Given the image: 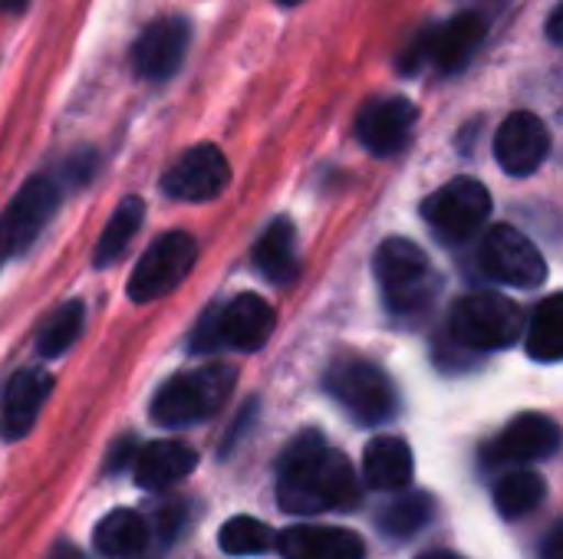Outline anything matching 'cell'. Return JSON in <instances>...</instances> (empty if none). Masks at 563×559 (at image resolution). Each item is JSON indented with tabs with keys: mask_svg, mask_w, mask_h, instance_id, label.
Returning a JSON list of instances; mask_svg holds the SVG:
<instances>
[{
	"mask_svg": "<svg viewBox=\"0 0 563 559\" xmlns=\"http://www.w3.org/2000/svg\"><path fill=\"white\" fill-rule=\"evenodd\" d=\"M360 478L346 455L333 451L317 432L297 438L277 468V501L287 514L313 517L327 511H353L360 504Z\"/></svg>",
	"mask_w": 563,
	"mask_h": 559,
	"instance_id": "obj_1",
	"label": "cell"
},
{
	"mask_svg": "<svg viewBox=\"0 0 563 559\" xmlns=\"http://www.w3.org/2000/svg\"><path fill=\"white\" fill-rule=\"evenodd\" d=\"M234 385H238V372L231 366H205V369L178 372L158 389L152 402V418L165 428H188L208 422L224 409Z\"/></svg>",
	"mask_w": 563,
	"mask_h": 559,
	"instance_id": "obj_2",
	"label": "cell"
},
{
	"mask_svg": "<svg viewBox=\"0 0 563 559\" xmlns=\"http://www.w3.org/2000/svg\"><path fill=\"white\" fill-rule=\"evenodd\" d=\"M330 395L363 425H386L399 412V392L393 379L369 359L343 353L327 369Z\"/></svg>",
	"mask_w": 563,
	"mask_h": 559,
	"instance_id": "obj_3",
	"label": "cell"
},
{
	"mask_svg": "<svg viewBox=\"0 0 563 559\" xmlns=\"http://www.w3.org/2000/svg\"><path fill=\"white\" fill-rule=\"evenodd\" d=\"M376 277L383 283L386 303L399 316L422 313L435 300V273L426 250L406 237H389L376 250Z\"/></svg>",
	"mask_w": 563,
	"mask_h": 559,
	"instance_id": "obj_4",
	"label": "cell"
},
{
	"mask_svg": "<svg viewBox=\"0 0 563 559\" xmlns=\"http://www.w3.org/2000/svg\"><path fill=\"white\" fill-rule=\"evenodd\" d=\"M274 333V306L257 293H238L231 303L205 313L195 333V349H238L257 353Z\"/></svg>",
	"mask_w": 563,
	"mask_h": 559,
	"instance_id": "obj_5",
	"label": "cell"
},
{
	"mask_svg": "<svg viewBox=\"0 0 563 559\" xmlns=\"http://www.w3.org/2000/svg\"><path fill=\"white\" fill-rule=\"evenodd\" d=\"M452 333L468 349H508L525 333V313L501 293H468L452 306Z\"/></svg>",
	"mask_w": 563,
	"mask_h": 559,
	"instance_id": "obj_6",
	"label": "cell"
},
{
	"mask_svg": "<svg viewBox=\"0 0 563 559\" xmlns=\"http://www.w3.org/2000/svg\"><path fill=\"white\" fill-rule=\"evenodd\" d=\"M422 214L442 244H465L485 227L492 214V194L478 178H452L445 188L426 198Z\"/></svg>",
	"mask_w": 563,
	"mask_h": 559,
	"instance_id": "obj_7",
	"label": "cell"
},
{
	"mask_svg": "<svg viewBox=\"0 0 563 559\" xmlns=\"http://www.w3.org/2000/svg\"><path fill=\"white\" fill-rule=\"evenodd\" d=\"M198 244L185 231L162 234L135 264L129 277V300L132 303H152L165 293H172L195 267Z\"/></svg>",
	"mask_w": 563,
	"mask_h": 559,
	"instance_id": "obj_8",
	"label": "cell"
},
{
	"mask_svg": "<svg viewBox=\"0 0 563 559\" xmlns=\"http://www.w3.org/2000/svg\"><path fill=\"white\" fill-rule=\"evenodd\" d=\"M478 260H482V270L505 287L534 290L548 280V264L541 250L511 224H495L485 234L478 247Z\"/></svg>",
	"mask_w": 563,
	"mask_h": 559,
	"instance_id": "obj_9",
	"label": "cell"
},
{
	"mask_svg": "<svg viewBox=\"0 0 563 559\" xmlns=\"http://www.w3.org/2000/svg\"><path fill=\"white\" fill-rule=\"evenodd\" d=\"M488 20L482 13H459L439 26H432L422 40H416L412 56H409V72H416L419 63H432L439 72H459L468 66V59L478 53L485 43Z\"/></svg>",
	"mask_w": 563,
	"mask_h": 559,
	"instance_id": "obj_10",
	"label": "cell"
},
{
	"mask_svg": "<svg viewBox=\"0 0 563 559\" xmlns=\"http://www.w3.org/2000/svg\"><path fill=\"white\" fill-rule=\"evenodd\" d=\"M231 181V165L224 158V152L211 142H201L195 148H188L162 178V191L175 201H188V204H205L214 201Z\"/></svg>",
	"mask_w": 563,
	"mask_h": 559,
	"instance_id": "obj_11",
	"label": "cell"
},
{
	"mask_svg": "<svg viewBox=\"0 0 563 559\" xmlns=\"http://www.w3.org/2000/svg\"><path fill=\"white\" fill-rule=\"evenodd\" d=\"M188 46H191V23L185 16H158L139 33L132 46V69L148 82H165L181 69Z\"/></svg>",
	"mask_w": 563,
	"mask_h": 559,
	"instance_id": "obj_12",
	"label": "cell"
},
{
	"mask_svg": "<svg viewBox=\"0 0 563 559\" xmlns=\"http://www.w3.org/2000/svg\"><path fill=\"white\" fill-rule=\"evenodd\" d=\"M56 208H59V185L46 175L30 178L0 214V241L7 244V250L23 254L36 241V234L49 224Z\"/></svg>",
	"mask_w": 563,
	"mask_h": 559,
	"instance_id": "obj_13",
	"label": "cell"
},
{
	"mask_svg": "<svg viewBox=\"0 0 563 559\" xmlns=\"http://www.w3.org/2000/svg\"><path fill=\"white\" fill-rule=\"evenodd\" d=\"M416 119H419V109L406 96L369 99L356 115V138L363 142L369 155L389 158L409 145Z\"/></svg>",
	"mask_w": 563,
	"mask_h": 559,
	"instance_id": "obj_14",
	"label": "cell"
},
{
	"mask_svg": "<svg viewBox=\"0 0 563 559\" xmlns=\"http://www.w3.org/2000/svg\"><path fill=\"white\" fill-rule=\"evenodd\" d=\"M548 155H551V132L541 115L511 112L501 122V128L495 135V158L508 175L528 178L548 161Z\"/></svg>",
	"mask_w": 563,
	"mask_h": 559,
	"instance_id": "obj_15",
	"label": "cell"
},
{
	"mask_svg": "<svg viewBox=\"0 0 563 559\" xmlns=\"http://www.w3.org/2000/svg\"><path fill=\"white\" fill-rule=\"evenodd\" d=\"M561 448V432L548 415H518L488 448V465H528L551 458Z\"/></svg>",
	"mask_w": 563,
	"mask_h": 559,
	"instance_id": "obj_16",
	"label": "cell"
},
{
	"mask_svg": "<svg viewBox=\"0 0 563 559\" xmlns=\"http://www.w3.org/2000/svg\"><path fill=\"white\" fill-rule=\"evenodd\" d=\"M49 392H53V376L40 372V369H20L7 382L3 409H0V432H3L7 441H16L33 428V422L43 412Z\"/></svg>",
	"mask_w": 563,
	"mask_h": 559,
	"instance_id": "obj_17",
	"label": "cell"
},
{
	"mask_svg": "<svg viewBox=\"0 0 563 559\" xmlns=\"http://www.w3.org/2000/svg\"><path fill=\"white\" fill-rule=\"evenodd\" d=\"M277 550L284 559H363L366 544L346 527H317L300 524L277 537Z\"/></svg>",
	"mask_w": 563,
	"mask_h": 559,
	"instance_id": "obj_18",
	"label": "cell"
},
{
	"mask_svg": "<svg viewBox=\"0 0 563 559\" xmlns=\"http://www.w3.org/2000/svg\"><path fill=\"white\" fill-rule=\"evenodd\" d=\"M198 465V455L181 441H152L135 455V481L145 491H168L188 478Z\"/></svg>",
	"mask_w": 563,
	"mask_h": 559,
	"instance_id": "obj_19",
	"label": "cell"
},
{
	"mask_svg": "<svg viewBox=\"0 0 563 559\" xmlns=\"http://www.w3.org/2000/svg\"><path fill=\"white\" fill-rule=\"evenodd\" d=\"M412 451L402 438L379 435L363 451V478L376 491H402L412 481Z\"/></svg>",
	"mask_w": 563,
	"mask_h": 559,
	"instance_id": "obj_20",
	"label": "cell"
},
{
	"mask_svg": "<svg viewBox=\"0 0 563 559\" xmlns=\"http://www.w3.org/2000/svg\"><path fill=\"white\" fill-rule=\"evenodd\" d=\"M254 267L261 270V277H267L277 287H287L297 280V273H300L297 234H294V224L287 217H277L261 234V241L254 244Z\"/></svg>",
	"mask_w": 563,
	"mask_h": 559,
	"instance_id": "obj_21",
	"label": "cell"
},
{
	"mask_svg": "<svg viewBox=\"0 0 563 559\" xmlns=\"http://www.w3.org/2000/svg\"><path fill=\"white\" fill-rule=\"evenodd\" d=\"M148 524L135 514V511H112L109 517L99 521L92 544L102 557L109 559H135L145 554L148 547Z\"/></svg>",
	"mask_w": 563,
	"mask_h": 559,
	"instance_id": "obj_22",
	"label": "cell"
},
{
	"mask_svg": "<svg viewBox=\"0 0 563 559\" xmlns=\"http://www.w3.org/2000/svg\"><path fill=\"white\" fill-rule=\"evenodd\" d=\"M142 221H145V201H142V198H135V194H129V198L112 211V217H109L106 231L99 234L96 250H92V264H96V267H109V264H115V260L125 254L129 241L135 237V231L142 227Z\"/></svg>",
	"mask_w": 563,
	"mask_h": 559,
	"instance_id": "obj_23",
	"label": "cell"
},
{
	"mask_svg": "<svg viewBox=\"0 0 563 559\" xmlns=\"http://www.w3.org/2000/svg\"><path fill=\"white\" fill-rule=\"evenodd\" d=\"M544 497H548V481L538 471H508L495 488V504L501 517H511V521L538 511Z\"/></svg>",
	"mask_w": 563,
	"mask_h": 559,
	"instance_id": "obj_24",
	"label": "cell"
},
{
	"mask_svg": "<svg viewBox=\"0 0 563 559\" xmlns=\"http://www.w3.org/2000/svg\"><path fill=\"white\" fill-rule=\"evenodd\" d=\"M528 353L538 362L563 359V297H548L534 310V320L528 329Z\"/></svg>",
	"mask_w": 563,
	"mask_h": 559,
	"instance_id": "obj_25",
	"label": "cell"
},
{
	"mask_svg": "<svg viewBox=\"0 0 563 559\" xmlns=\"http://www.w3.org/2000/svg\"><path fill=\"white\" fill-rule=\"evenodd\" d=\"M432 517V497L422 491H409L402 497H396L383 514H379V530L393 540H409L416 537Z\"/></svg>",
	"mask_w": 563,
	"mask_h": 559,
	"instance_id": "obj_26",
	"label": "cell"
},
{
	"mask_svg": "<svg viewBox=\"0 0 563 559\" xmlns=\"http://www.w3.org/2000/svg\"><path fill=\"white\" fill-rule=\"evenodd\" d=\"M82 320H86V306H82V300H69V303H63V306L46 320V326L40 329V336H36V353H40L43 359H56V356H63V353L79 339V333H82Z\"/></svg>",
	"mask_w": 563,
	"mask_h": 559,
	"instance_id": "obj_27",
	"label": "cell"
},
{
	"mask_svg": "<svg viewBox=\"0 0 563 559\" xmlns=\"http://www.w3.org/2000/svg\"><path fill=\"white\" fill-rule=\"evenodd\" d=\"M218 544L224 554L231 557H251V554H264L274 547V534L264 521H254V517H234L221 527L218 534Z\"/></svg>",
	"mask_w": 563,
	"mask_h": 559,
	"instance_id": "obj_28",
	"label": "cell"
},
{
	"mask_svg": "<svg viewBox=\"0 0 563 559\" xmlns=\"http://www.w3.org/2000/svg\"><path fill=\"white\" fill-rule=\"evenodd\" d=\"M66 171H69L73 185H82V181L92 175V152H82V155L69 158V161H66Z\"/></svg>",
	"mask_w": 563,
	"mask_h": 559,
	"instance_id": "obj_29",
	"label": "cell"
},
{
	"mask_svg": "<svg viewBox=\"0 0 563 559\" xmlns=\"http://www.w3.org/2000/svg\"><path fill=\"white\" fill-rule=\"evenodd\" d=\"M178 530H181V507L162 511L158 514V534H162V540H175Z\"/></svg>",
	"mask_w": 563,
	"mask_h": 559,
	"instance_id": "obj_30",
	"label": "cell"
},
{
	"mask_svg": "<svg viewBox=\"0 0 563 559\" xmlns=\"http://www.w3.org/2000/svg\"><path fill=\"white\" fill-rule=\"evenodd\" d=\"M132 448H135V441H132V438H122L119 445H112L109 471H112V468H115V471H122V468H125V461H129V455H132Z\"/></svg>",
	"mask_w": 563,
	"mask_h": 559,
	"instance_id": "obj_31",
	"label": "cell"
},
{
	"mask_svg": "<svg viewBox=\"0 0 563 559\" xmlns=\"http://www.w3.org/2000/svg\"><path fill=\"white\" fill-rule=\"evenodd\" d=\"M544 559H563V527H551V534H548V540H544Z\"/></svg>",
	"mask_w": 563,
	"mask_h": 559,
	"instance_id": "obj_32",
	"label": "cell"
},
{
	"mask_svg": "<svg viewBox=\"0 0 563 559\" xmlns=\"http://www.w3.org/2000/svg\"><path fill=\"white\" fill-rule=\"evenodd\" d=\"M49 559H82V554H79L73 544H59V547H53Z\"/></svg>",
	"mask_w": 563,
	"mask_h": 559,
	"instance_id": "obj_33",
	"label": "cell"
},
{
	"mask_svg": "<svg viewBox=\"0 0 563 559\" xmlns=\"http://www.w3.org/2000/svg\"><path fill=\"white\" fill-rule=\"evenodd\" d=\"M558 23H561V7H554L551 23H548V36H551V43H561V30H558Z\"/></svg>",
	"mask_w": 563,
	"mask_h": 559,
	"instance_id": "obj_34",
	"label": "cell"
},
{
	"mask_svg": "<svg viewBox=\"0 0 563 559\" xmlns=\"http://www.w3.org/2000/svg\"><path fill=\"white\" fill-rule=\"evenodd\" d=\"M23 3H26V0H0V7H3V10H10V13H16Z\"/></svg>",
	"mask_w": 563,
	"mask_h": 559,
	"instance_id": "obj_35",
	"label": "cell"
},
{
	"mask_svg": "<svg viewBox=\"0 0 563 559\" xmlns=\"http://www.w3.org/2000/svg\"><path fill=\"white\" fill-rule=\"evenodd\" d=\"M419 559H462V557H455V554H445V550H439V554H426V557H419Z\"/></svg>",
	"mask_w": 563,
	"mask_h": 559,
	"instance_id": "obj_36",
	"label": "cell"
},
{
	"mask_svg": "<svg viewBox=\"0 0 563 559\" xmlns=\"http://www.w3.org/2000/svg\"><path fill=\"white\" fill-rule=\"evenodd\" d=\"M7 257H10V250H7V244H3V241H0V264H3V260H7Z\"/></svg>",
	"mask_w": 563,
	"mask_h": 559,
	"instance_id": "obj_37",
	"label": "cell"
},
{
	"mask_svg": "<svg viewBox=\"0 0 563 559\" xmlns=\"http://www.w3.org/2000/svg\"><path fill=\"white\" fill-rule=\"evenodd\" d=\"M280 7H297V3H303V0H277Z\"/></svg>",
	"mask_w": 563,
	"mask_h": 559,
	"instance_id": "obj_38",
	"label": "cell"
}]
</instances>
